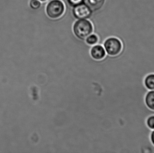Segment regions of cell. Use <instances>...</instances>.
Returning a JSON list of instances; mask_svg holds the SVG:
<instances>
[{
  "instance_id": "6da1fadb",
  "label": "cell",
  "mask_w": 154,
  "mask_h": 153,
  "mask_svg": "<svg viewBox=\"0 0 154 153\" xmlns=\"http://www.w3.org/2000/svg\"><path fill=\"white\" fill-rule=\"evenodd\" d=\"M93 24L87 19H78L73 25V30L75 36L81 40H85L93 31Z\"/></svg>"
},
{
  "instance_id": "7a4b0ae2",
  "label": "cell",
  "mask_w": 154,
  "mask_h": 153,
  "mask_svg": "<svg viewBox=\"0 0 154 153\" xmlns=\"http://www.w3.org/2000/svg\"><path fill=\"white\" fill-rule=\"evenodd\" d=\"M66 11V6L61 0H51L46 8V12L49 18L57 19L63 16Z\"/></svg>"
},
{
  "instance_id": "3957f363",
  "label": "cell",
  "mask_w": 154,
  "mask_h": 153,
  "mask_svg": "<svg viewBox=\"0 0 154 153\" xmlns=\"http://www.w3.org/2000/svg\"><path fill=\"white\" fill-rule=\"evenodd\" d=\"M104 47L107 54L112 57L118 55L123 49L122 42L119 39L116 37L107 39L104 42Z\"/></svg>"
},
{
  "instance_id": "277c9868",
  "label": "cell",
  "mask_w": 154,
  "mask_h": 153,
  "mask_svg": "<svg viewBox=\"0 0 154 153\" xmlns=\"http://www.w3.org/2000/svg\"><path fill=\"white\" fill-rule=\"evenodd\" d=\"M93 12L84 3L73 7L72 13L77 19H88L91 16Z\"/></svg>"
},
{
  "instance_id": "5b68a950",
  "label": "cell",
  "mask_w": 154,
  "mask_h": 153,
  "mask_svg": "<svg viewBox=\"0 0 154 153\" xmlns=\"http://www.w3.org/2000/svg\"><path fill=\"white\" fill-rule=\"evenodd\" d=\"M91 56L94 60H103L106 56V53L104 46L100 45H94L90 51Z\"/></svg>"
},
{
  "instance_id": "8992f818",
  "label": "cell",
  "mask_w": 154,
  "mask_h": 153,
  "mask_svg": "<svg viewBox=\"0 0 154 153\" xmlns=\"http://www.w3.org/2000/svg\"><path fill=\"white\" fill-rule=\"evenodd\" d=\"M106 0H83V3L87 5L92 12L97 11L102 8Z\"/></svg>"
},
{
  "instance_id": "52a82bcc",
  "label": "cell",
  "mask_w": 154,
  "mask_h": 153,
  "mask_svg": "<svg viewBox=\"0 0 154 153\" xmlns=\"http://www.w3.org/2000/svg\"><path fill=\"white\" fill-rule=\"evenodd\" d=\"M144 101L146 107L154 111V90H149L146 93Z\"/></svg>"
},
{
  "instance_id": "ba28073f",
  "label": "cell",
  "mask_w": 154,
  "mask_h": 153,
  "mask_svg": "<svg viewBox=\"0 0 154 153\" xmlns=\"http://www.w3.org/2000/svg\"><path fill=\"white\" fill-rule=\"evenodd\" d=\"M144 84L148 90H154V73H150L146 76Z\"/></svg>"
},
{
  "instance_id": "9c48e42d",
  "label": "cell",
  "mask_w": 154,
  "mask_h": 153,
  "mask_svg": "<svg viewBox=\"0 0 154 153\" xmlns=\"http://www.w3.org/2000/svg\"><path fill=\"white\" fill-rule=\"evenodd\" d=\"M86 42L89 46H94L96 45L98 42L99 38L97 35L91 34L85 39Z\"/></svg>"
},
{
  "instance_id": "30bf717a",
  "label": "cell",
  "mask_w": 154,
  "mask_h": 153,
  "mask_svg": "<svg viewBox=\"0 0 154 153\" xmlns=\"http://www.w3.org/2000/svg\"><path fill=\"white\" fill-rule=\"evenodd\" d=\"M41 2L39 0H30L29 2L30 7L34 10L39 9L41 6Z\"/></svg>"
},
{
  "instance_id": "8fae6325",
  "label": "cell",
  "mask_w": 154,
  "mask_h": 153,
  "mask_svg": "<svg viewBox=\"0 0 154 153\" xmlns=\"http://www.w3.org/2000/svg\"><path fill=\"white\" fill-rule=\"evenodd\" d=\"M146 124L148 128L152 130H154V115H152L147 118Z\"/></svg>"
},
{
  "instance_id": "7c38bea8",
  "label": "cell",
  "mask_w": 154,
  "mask_h": 153,
  "mask_svg": "<svg viewBox=\"0 0 154 153\" xmlns=\"http://www.w3.org/2000/svg\"><path fill=\"white\" fill-rule=\"evenodd\" d=\"M67 1L69 5L73 7L83 3V0H67Z\"/></svg>"
},
{
  "instance_id": "4fadbf2b",
  "label": "cell",
  "mask_w": 154,
  "mask_h": 153,
  "mask_svg": "<svg viewBox=\"0 0 154 153\" xmlns=\"http://www.w3.org/2000/svg\"><path fill=\"white\" fill-rule=\"evenodd\" d=\"M150 140L151 143L154 146V130H152L150 134Z\"/></svg>"
},
{
  "instance_id": "5bb4252c",
  "label": "cell",
  "mask_w": 154,
  "mask_h": 153,
  "mask_svg": "<svg viewBox=\"0 0 154 153\" xmlns=\"http://www.w3.org/2000/svg\"><path fill=\"white\" fill-rule=\"evenodd\" d=\"M39 1H40L41 2H46V1H48V0H39Z\"/></svg>"
}]
</instances>
